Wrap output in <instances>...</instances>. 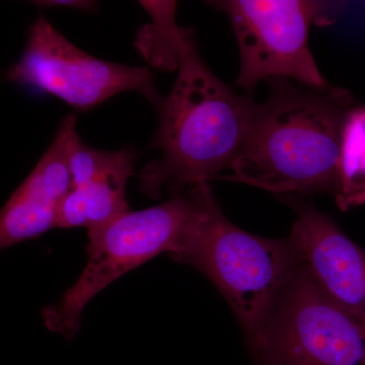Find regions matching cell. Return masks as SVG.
Returning <instances> with one entry per match:
<instances>
[{
    "label": "cell",
    "instance_id": "7c38bea8",
    "mask_svg": "<svg viewBox=\"0 0 365 365\" xmlns=\"http://www.w3.org/2000/svg\"><path fill=\"white\" fill-rule=\"evenodd\" d=\"M135 155L129 148L115 151L93 150L81 141L76 127L69 134L67 143V165L71 187L83 186L103 173L130 165Z\"/></svg>",
    "mask_w": 365,
    "mask_h": 365
},
{
    "label": "cell",
    "instance_id": "30bf717a",
    "mask_svg": "<svg viewBox=\"0 0 365 365\" xmlns=\"http://www.w3.org/2000/svg\"><path fill=\"white\" fill-rule=\"evenodd\" d=\"M133 165L108 170L79 187H71L60 204L57 227H103L128 212L126 185Z\"/></svg>",
    "mask_w": 365,
    "mask_h": 365
},
{
    "label": "cell",
    "instance_id": "7a4b0ae2",
    "mask_svg": "<svg viewBox=\"0 0 365 365\" xmlns=\"http://www.w3.org/2000/svg\"><path fill=\"white\" fill-rule=\"evenodd\" d=\"M268 100L257 104L251 126L230 169L216 179L273 193L335 190L340 134L349 95L288 79H269Z\"/></svg>",
    "mask_w": 365,
    "mask_h": 365
},
{
    "label": "cell",
    "instance_id": "ba28073f",
    "mask_svg": "<svg viewBox=\"0 0 365 365\" xmlns=\"http://www.w3.org/2000/svg\"><path fill=\"white\" fill-rule=\"evenodd\" d=\"M289 203L297 217L288 237L300 264L334 304L365 328V252L311 204Z\"/></svg>",
    "mask_w": 365,
    "mask_h": 365
},
{
    "label": "cell",
    "instance_id": "8fae6325",
    "mask_svg": "<svg viewBox=\"0 0 365 365\" xmlns=\"http://www.w3.org/2000/svg\"><path fill=\"white\" fill-rule=\"evenodd\" d=\"M334 193L341 210L365 203V107L348 110L343 119Z\"/></svg>",
    "mask_w": 365,
    "mask_h": 365
},
{
    "label": "cell",
    "instance_id": "8992f818",
    "mask_svg": "<svg viewBox=\"0 0 365 365\" xmlns=\"http://www.w3.org/2000/svg\"><path fill=\"white\" fill-rule=\"evenodd\" d=\"M256 365H365V328L300 264L261 333L248 343Z\"/></svg>",
    "mask_w": 365,
    "mask_h": 365
},
{
    "label": "cell",
    "instance_id": "5b68a950",
    "mask_svg": "<svg viewBox=\"0 0 365 365\" xmlns=\"http://www.w3.org/2000/svg\"><path fill=\"white\" fill-rule=\"evenodd\" d=\"M211 4L227 13L234 28L241 55L237 85L252 91L262 81L285 78L314 90L329 88L309 50V26L333 23L339 6L307 0Z\"/></svg>",
    "mask_w": 365,
    "mask_h": 365
},
{
    "label": "cell",
    "instance_id": "277c9868",
    "mask_svg": "<svg viewBox=\"0 0 365 365\" xmlns=\"http://www.w3.org/2000/svg\"><path fill=\"white\" fill-rule=\"evenodd\" d=\"M194 210L187 193H175L160 205L131 211L88 232V263L76 282L42 318L51 332L71 339L81 328L86 304L118 278L160 254L176 252Z\"/></svg>",
    "mask_w": 365,
    "mask_h": 365
},
{
    "label": "cell",
    "instance_id": "3957f363",
    "mask_svg": "<svg viewBox=\"0 0 365 365\" xmlns=\"http://www.w3.org/2000/svg\"><path fill=\"white\" fill-rule=\"evenodd\" d=\"M188 190L193 215L170 257L207 276L234 311L247 342H251L299 267L297 249L289 237H258L230 222L208 182Z\"/></svg>",
    "mask_w": 365,
    "mask_h": 365
},
{
    "label": "cell",
    "instance_id": "9c48e42d",
    "mask_svg": "<svg viewBox=\"0 0 365 365\" xmlns=\"http://www.w3.org/2000/svg\"><path fill=\"white\" fill-rule=\"evenodd\" d=\"M76 118L62 120L39 163L0 210V252L57 227L60 204L71 188L67 143Z\"/></svg>",
    "mask_w": 365,
    "mask_h": 365
},
{
    "label": "cell",
    "instance_id": "6da1fadb",
    "mask_svg": "<svg viewBox=\"0 0 365 365\" xmlns=\"http://www.w3.org/2000/svg\"><path fill=\"white\" fill-rule=\"evenodd\" d=\"M179 71L158 107V129L151 148L160 153L141 170L144 195L163 190L182 193L215 179L230 168L251 126L257 103L235 93L206 66L193 33L175 21L176 2L143 1Z\"/></svg>",
    "mask_w": 365,
    "mask_h": 365
},
{
    "label": "cell",
    "instance_id": "4fadbf2b",
    "mask_svg": "<svg viewBox=\"0 0 365 365\" xmlns=\"http://www.w3.org/2000/svg\"><path fill=\"white\" fill-rule=\"evenodd\" d=\"M40 7H67V9H81L86 13H96L98 4L88 0H46V1H34Z\"/></svg>",
    "mask_w": 365,
    "mask_h": 365
},
{
    "label": "cell",
    "instance_id": "52a82bcc",
    "mask_svg": "<svg viewBox=\"0 0 365 365\" xmlns=\"http://www.w3.org/2000/svg\"><path fill=\"white\" fill-rule=\"evenodd\" d=\"M4 78L31 93L54 96L78 111H88L126 91L141 93L155 109L163 98L148 68L91 56L42 14L29 29L25 50Z\"/></svg>",
    "mask_w": 365,
    "mask_h": 365
}]
</instances>
